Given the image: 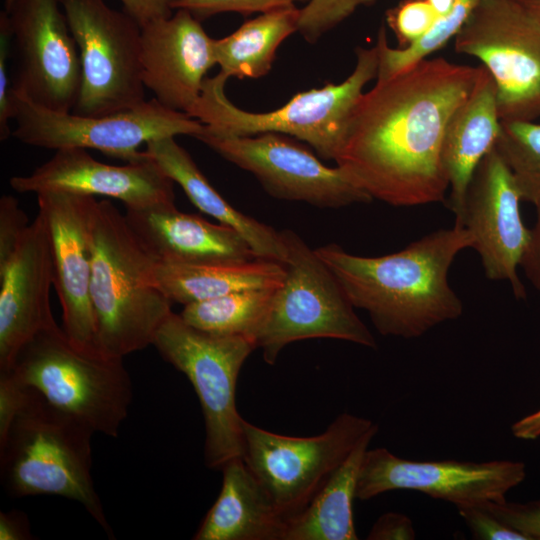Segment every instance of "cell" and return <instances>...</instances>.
<instances>
[{"label":"cell","mask_w":540,"mask_h":540,"mask_svg":"<svg viewBox=\"0 0 540 540\" xmlns=\"http://www.w3.org/2000/svg\"><path fill=\"white\" fill-rule=\"evenodd\" d=\"M492 76L501 121L540 118V22L515 0H481L454 37Z\"/></svg>","instance_id":"cell-12"},{"label":"cell","mask_w":540,"mask_h":540,"mask_svg":"<svg viewBox=\"0 0 540 540\" xmlns=\"http://www.w3.org/2000/svg\"><path fill=\"white\" fill-rule=\"evenodd\" d=\"M535 205L536 218L520 267L531 285L540 293V201Z\"/></svg>","instance_id":"cell-40"},{"label":"cell","mask_w":540,"mask_h":540,"mask_svg":"<svg viewBox=\"0 0 540 540\" xmlns=\"http://www.w3.org/2000/svg\"><path fill=\"white\" fill-rule=\"evenodd\" d=\"M29 225L18 200L3 195L0 198V265L12 256Z\"/></svg>","instance_id":"cell-36"},{"label":"cell","mask_w":540,"mask_h":540,"mask_svg":"<svg viewBox=\"0 0 540 540\" xmlns=\"http://www.w3.org/2000/svg\"><path fill=\"white\" fill-rule=\"evenodd\" d=\"M182 0H120L123 10L141 27L168 18Z\"/></svg>","instance_id":"cell-39"},{"label":"cell","mask_w":540,"mask_h":540,"mask_svg":"<svg viewBox=\"0 0 540 540\" xmlns=\"http://www.w3.org/2000/svg\"><path fill=\"white\" fill-rule=\"evenodd\" d=\"M484 505L528 540H540V498L526 503L504 500Z\"/></svg>","instance_id":"cell-34"},{"label":"cell","mask_w":540,"mask_h":540,"mask_svg":"<svg viewBox=\"0 0 540 540\" xmlns=\"http://www.w3.org/2000/svg\"><path fill=\"white\" fill-rule=\"evenodd\" d=\"M22 391L17 412L0 436L4 489L15 498L53 495L76 501L113 536L92 477L94 432L36 392Z\"/></svg>","instance_id":"cell-4"},{"label":"cell","mask_w":540,"mask_h":540,"mask_svg":"<svg viewBox=\"0 0 540 540\" xmlns=\"http://www.w3.org/2000/svg\"><path fill=\"white\" fill-rule=\"evenodd\" d=\"M216 64L215 39L189 11L176 9L142 27V81L165 107L188 114Z\"/></svg>","instance_id":"cell-19"},{"label":"cell","mask_w":540,"mask_h":540,"mask_svg":"<svg viewBox=\"0 0 540 540\" xmlns=\"http://www.w3.org/2000/svg\"><path fill=\"white\" fill-rule=\"evenodd\" d=\"M89 246L97 347L107 356L124 359L153 344L172 313V303L150 281L156 259L108 199L93 201Z\"/></svg>","instance_id":"cell-3"},{"label":"cell","mask_w":540,"mask_h":540,"mask_svg":"<svg viewBox=\"0 0 540 540\" xmlns=\"http://www.w3.org/2000/svg\"><path fill=\"white\" fill-rule=\"evenodd\" d=\"M495 149L510 168L523 201H540V123L501 121Z\"/></svg>","instance_id":"cell-30"},{"label":"cell","mask_w":540,"mask_h":540,"mask_svg":"<svg viewBox=\"0 0 540 540\" xmlns=\"http://www.w3.org/2000/svg\"><path fill=\"white\" fill-rule=\"evenodd\" d=\"M53 283L49 232L38 212L12 256L0 265V372L36 334L56 324L50 304Z\"/></svg>","instance_id":"cell-20"},{"label":"cell","mask_w":540,"mask_h":540,"mask_svg":"<svg viewBox=\"0 0 540 540\" xmlns=\"http://www.w3.org/2000/svg\"><path fill=\"white\" fill-rule=\"evenodd\" d=\"M472 245L468 231L455 223L383 256L354 255L335 243L315 251L380 334L412 339L462 315L463 303L449 283V271L459 253Z\"/></svg>","instance_id":"cell-2"},{"label":"cell","mask_w":540,"mask_h":540,"mask_svg":"<svg viewBox=\"0 0 540 540\" xmlns=\"http://www.w3.org/2000/svg\"><path fill=\"white\" fill-rule=\"evenodd\" d=\"M142 153L183 189L196 208L237 231L258 258L285 263L287 248L281 231L238 211L226 201L175 137L150 141Z\"/></svg>","instance_id":"cell-24"},{"label":"cell","mask_w":540,"mask_h":540,"mask_svg":"<svg viewBox=\"0 0 540 540\" xmlns=\"http://www.w3.org/2000/svg\"><path fill=\"white\" fill-rule=\"evenodd\" d=\"M501 131L495 82L482 66L472 90L452 114L443 139L442 160L449 181V208L457 218L469 182Z\"/></svg>","instance_id":"cell-22"},{"label":"cell","mask_w":540,"mask_h":540,"mask_svg":"<svg viewBox=\"0 0 540 540\" xmlns=\"http://www.w3.org/2000/svg\"><path fill=\"white\" fill-rule=\"evenodd\" d=\"M0 374L110 437L118 436L132 403L123 358L80 349L57 323L28 341Z\"/></svg>","instance_id":"cell-5"},{"label":"cell","mask_w":540,"mask_h":540,"mask_svg":"<svg viewBox=\"0 0 540 540\" xmlns=\"http://www.w3.org/2000/svg\"><path fill=\"white\" fill-rule=\"evenodd\" d=\"M242 459L287 519L301 512L355 446L373 429L370 419L339 414L321 434L274 433L243 419Z\"/></svg>","instance_id":"cell-10"},{"label":"cell","mask_w":540,"mask_h":540,"mask_svg":"<svg viewBox=\"0 0 540 540\" xmlns=\"http://www.w3.org/2000/svg\"><path fill=\"white\" fill-rule=\"evenodd\" d=\"M94 199L67 192L37 194L38 212L49 232L53 286L62 308V328L74 345L97 353L100 351L90 299L89 219Z\"/></svg>","instance_id":"cell-17"},{"label":"cell","mask_w":540,"mask_h":540,"mask_svg":"<svg viewBox=\"0 0 540 540\" xmlns=\"http://www.w3.org/2000/svg\"><path fill=\"white\" fill-rule=\"evenodd\" d=\"M59 2L81 62V87L72 112L109 115L146 101L141 72L142 27L105 0Z\"/></svg>","instance_id":"cell-11"},{"label":"cell","mask_w":540,"mask_h":540,"mask_svg":"<svg viewBox=\"0 0 540 540\" xmlns=\"http://www.w3.org/2000/svg\"><path fill=\"white\" fill-rule=\"evenodd\" d=\"M173 183L144 155L137 162L111 165L96 160L82 148L57 150L30 174L9 180L11 188L19 193L54 191L101 196L117 199L126 209L134 210L175 204Z\"/></svg>","instance_id":"cell-18"},{"label":"cell","mask_w":540,"mask_h":540,"mask_svg":"<svg viewBox=\"0 0 540 540\" xmlns=\"http://www.w3.org/2000/svg\"><path fill=\"white\" fill-rule=\"evenodd\" d=\"M278 288L242 290L190 303L184 305L180 316L199 330L216 335L243 336L255 343Z\"/></svg>","instance_id":"cell-28"},{"label":"cell","mask_w":540,"mask_h":540,"mask_svg":"<svg viewBox=\"0 0 540 540\" xmlns=\"http://www.w3.org/2000/svg\"><path fill=\"white\" fill-rule=\"evenodd\" d=\"M540 22V0H515Z\"/></svg>","instance_id":"cell-43"},{"label":"cell","mask_w":540,"mask_h":540,"mask_svg":"<svg viewBox=\"0 0 540 540\" xmlns=\"http://www.w3.org/2000/svg\"><path fill=\"white\" fill-rule=\"evenodd\" d=\"M4 11L15 62L11 90L48 109L72 112L81 62L59 0H12Z\"/></svg>","instance_id":"cell-14"},{"label":"cell","mask_w":540,"mask_h":540,"mask_svg":"<svg viewBox=\"0 0 540 540\" xmlns=\"http://www.w3.org/2000/svg\"><path fill=\"white\" fill-rule=\"evenodd\" d=\"M12 0H5V6L11 3Z\"/></svg>","instance_id":"cell-44"},{"label":"cell","mask_w":540,"mask_h":540,"mask_svg":"<svg viewBox=\"0 0 540 540\" xmlns=\"http://www.w3.org/2000/svg\"><path fill=\"white\" fill-rule=\"evenodd\" d=\"M521 201L515 178L494 147L474 171L463 209L455 218L470 234L485 276L508 282L517 299L526 297L518 269L530 238Z\"/></svg>","instance_id":"cell-16"},{"label":"cell","mask_w":540,"mask_h":540,"mask_svg":"<svg viewBox=\"0 0 540 540\" xmlns=\"http://www.w3.org/2000/svg\"><path fill=\"white\" fill-rule=\"evenodd\" d=\"M437 21L419 41L404 48L388 45L385 25L379 28L376 46L379 56L378 79L387 78L423 59L429 58L453 39L481 0H425Z\"/></svg>","instance_id":"cell-29"},{"label":"cell","mask_w":540,"mask_h":540,"mask_svg":"<svg viewBox=\"0 0 540 540\" xmlns=\"http://www.w3.org/2000/svg\"><path fill=\"white\" fill-rule=\"evenodd\" d=\"M355 54L354 70L344 81L299 92L269 112H249L235 106L225 94L228 78L219 72L205 79L201 95L188 114L217 133L285 134L309 144L322 159L335 161L354 107L365 85L378 74L376 44L370 48L357 47Z\"/></svg>","instance_id":"cell-6"},{"label":"cell","mask_w":540,"mask_h":540,"mask_svg":"<svg viewBox=\"0 0 540 540\" xmlns=\"http://www.w3.org/2000/svg\"><path fill=\"white\" fill-rule=\"evenodd\" d=\"M514 437L521 440H535L540 437V408L524 416L511 426Z\"/></svg>","instance_id":"cell-42"},{"label":"cell","mask_w":540,"mask_h":540,"mask_svg":"<svg viewBox=\"0 0 540 540\" xmlns=\"http://www.w3.org/2000/svg\"><path fill=\"white\" fill-rule=\"evenodd\" d=\"M525 477L526 466L520 461H417L401 458L383 447L368 448L358 473L356 499L410 490L460 508L504 501L508 491Z\"/></svg>","instance_id":"cell-15"},{"label":"cell","mask_w":540,"mask_h":540,"mask_svg":"<svg viewBox=\"0 0 540 540\" xmlns=\"http://www.w3.org/2000/svg\"><path fill=\"white\" fill-rule=\"evenodd\" d=\"M27 515L18 510L0 513V540L32 539Z\"/></svg>","instance_id":"cell-41"},{"label":"cell","mask_w":540,"mask_h":540,"mask_svg":"<svg viewBox=\"0 0 540 540\" xmlns=\"http://www.w3.org/2000/svg\"><path fill=\"white\" fill-rule=\"evenodd\" d=\"M11 54V34L5 11L0 13V140L12 136L10 122L13 121L11 83L8 74V59Z\"/></svg>","instance_id":"cell-37"},{"label":"cell","mask_w":540,"mask_h":540,"mask_svg":"<svg viewBox=\"0 0 540 540\" xmlns=\"http://www.w3.org/2000/svg\"><path fill=\"white\" fill-rule=\"evenodd\" d=\"M219 495L193 536L194 540H283L281 514L242 457L221 469Z\"/></svg>","instance_id":"cell-23"},{"label":"cell","mask_w":540,"mask_h":540,"mask_svg":"<svg viewBox=\"0 0 540 540\" xmlns=\"http://www.w3.org/2000/svg\"><path fill=\"white\" fill-rule=\"evenodd\" d=\"M385 21L397 40V48L404 49L423 38L437 18L425 0H400L386 10Z\"/></svg>","instance_id":"cell-32"},{"label":"cell","mask_w":540,"mask_h":540,"mask_svg":"<svg viewBox=\"0 0 540 540\" xmlns=\"http://www.w3.org/2000/svg\"><path fill=\"white\" fill-rule=\"evenodd\" d=\"M225 160L250 172L277 199L341 208L373 199L347 172L329 167L291 136L266 132L238 136L203 131L195 137Z\"/></svg>","instance_id":"cell-13"},{"label":"cell","mask_w":540,"mask_h":540,"mask_svg":"<svg viewBox=\"0 0 540 540\" xmlns=\"http://www.w3.org/2000/svg\"><path fill=\"white\" fill-rule=\"evenodd\" d=\"M460 516L479 540H528L492 513L484 504L457 508Z\"/></svg>","instance_id":"cell-35"},{"label":"cell","mask_w":540,"mask_h":540,"mask_svg":"<svg viewBox=\"0 0 540 540\" xmlns=\"http://www.w3.org/2000/svg\"><path fill=\"white\" fill-rule=\"evenodd\" d=\"M152 345L187 377L196 392L204 419L205 465L220 470L228 461L242 457L244 418L237 409L236 387L244 362L257 349L255 343L243 336L199 330L172 312Z\"/></svg>","instance_id":"cell-7"},{"label":"cell","mask_w":540,"mask_h":540,"mask_svg":"<svg viewBox=\"0 0 540 540\" xmlns=\"http://www.w3.org/2000/svg\"><path fill=\"white\" fill-rule=\"evenodd\" d=\"M478 71L437 57L376 80L354 107L336 165L372 199L392 206L444 201L445 130Z\"/></svg>","instance_id":"cell-1"},{"label":"cell","mask_w":540,"mask_h":540,"mask_svg":"<svg viewBox=\"0 0 540 540\" xmlns=\"http://www.w3.org/2000/svg\"><path fill=\"white\" fill-rule=\"evenodd\" d=\"M284 264L263 258L235 264L186 265L155 260L150 281L171 303L187 305L232 292L278 288Z\"/></svg>","instance_id":"cell-25"},{"label":"cell","mask_w":540,"mask_h":540,"mask_svg":"<svg viewBox=\"0 0 540 540\" xmlns=\"http://www.w3.org/2000/svg\"><path fill=\"white\" fill-rule=\"evenodd\" d=\"M287 248L285 277L255 343L273 365L292 342L331 338L376 347L371 331L355 313L338 279L294 231H281Z\"/></svg>","instance_id":"cell-8"},{"label":"cell","mask_w":540,"mask_h":540,"mask_svg":"<svg viewBox=\"0 0 540 540\" xmlns=\"http://www.w3.org/2000/svg\"><path fill=\"white\" fill-rule=\"evenodd\" d=\"M415 537L411 519L398 512L382 514L367 535L368 540H413Z\"/></svg>","instance_id":"cell-38"},{"label":"cell","mask_w":540,"mask_h":540,"mask_svg":"<svg viewBox=\"0 0 540 540\" xmlns=\"http://www.w3.org/2000/svg\"><path fill=\"white\" fill-rule=\"evenodd\" d=\"M308 0H182L176 9H185L202 21L216 14L234 12L248 16L293 6Z\"/></svg>","instance_id":"cell-33"},{"label":"cell","mask_w":540,"mask_h":540,"mask_svg":"<svg viewBox=\"0 0 540 540\" xmlns=\"http://www.w3.org/2000/svg\"><path fill=\"white\" fill-rule=\"evenodd\" d=\"M296 5L261 13L233 33L215 39V56L225 77L256 79L269 73L281 43L298 31Z\"/></svg>","instance_id":"cell-27"},{"label":"cell","mask_w":540,"mask_h":540,"mask_svg":"<svg viewBox=\"0 0 540 540\" xmlns=\"http://www.w3.org/2000/svg\"><path fill=\"white\" fill-rule=\"evenodd\" d=\"M370 431L331 474L306 507L286 520L283 540H357L353 517L358 473L377 434Z\"/></svg>","instance_id":"cell-26"},{"label":"cell","mask_w":540,"mask_h":540,"mask_svg":"<svg viewBox=\"0 0 540 540\" xmlns=\"http://www.w3.org/2000/svg\"><path fill=\"white\" fill-rule=\"evenodd\" d=\"M124 215L138 240L158 262L216 265L258 258L233 228L181 212L175 204L126 209Z\"/></svg>","instance_id":"cell-21"},{"label":"cell","mask_w":540,"mask_h":540,"mask_svg":"<svg viewBox=\"0 0 540 540\" xmlns=\"http://www.w3.org/2000/svg\"><path fill=\"white\" fill-rule=\"evenodd\" d=\"M378 0H308L300 9L298 32L310 44L350 17L359 7Z\"/></svg>","instance_id":"cell-31"},{"label":"cell","mask_w":540,"mask_h":540,"mask_svg":"<svg viewBox=\"0 0 540 540\" xmlns=\"http://www.w3.org/2000/svg\"><path fill=\"white\" fill-rule=\"evenodd\" d=\"M12 136L26 145L60 150L100 151L127 162L143 159L140 147L150 141L179 135L196 137L204 124L187 113L172 110L155 98L125 111L87 116L38 105L11 90Z\"/></svg>","instance_id":"cell-9"}]
</instances>
